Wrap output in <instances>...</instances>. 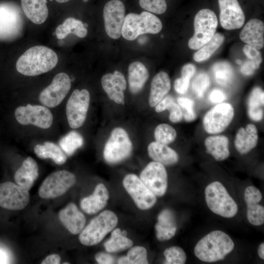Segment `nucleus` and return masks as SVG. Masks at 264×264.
Here are the masks:
<instances>
[{
    "mask_svg": "<svg viewBox=\"0 0 264 264\" xmlns=\"http://www.w3.org/2000/svg\"><path fill=\"white\" fill-rule=\"evenodd\" d=\"M58 61V56L52 49L36 45L28 49L19 58L16 67L22 75L35 76L51 70Z\"/></svg>",
    "mask_w": 264,
    "mask_h": 264,
    "instance_id": "1",
    "label": "nucleus"
},
{
    "mask_svg": "<svg viewBox=\"0 0 264 264\" xmlns=\"http://www.w3.org/2000/svg\"><path fill=\"white\" fill-rule=\"evenodd\" d=\"M234 247V242L228 235L221 230H214L198 242L194 251L200 261L213 263L224 259Z\"/></svg>",
    "mask_w": 264,
    "mask_h": 264,
    "instance_id": "2",
    "label": "nucleus"
},
{
    "mask_svg": "<svg viewBox=\"0 0 264 264\" xmlns=\"http://www.w3.org/2000/svg\"><path fill=\"white\" fill-rule=\"evenodd\" d=\"M162 28L161 21L150 12L130 13L125 16L121 35L126 40L133 41L142 34H157Z\"/></svg>",
    "mask_w": 264,
    "mask_h": 264,
    "instance_id": "3",
    "label": "nucleus"
},
{
    "mask_svg": "<svg viewBox=\"0 0 264 264\" xmlns=\"http://www.w3.org/2000/svg\"><path fill=\"white\" fill-rule=\"evenodd\" d=\"M204 194L206 204L214 213L225 218H233L237 214L238 205L221 182L216 181L209 184Z\"/></svg>",
    "mask_w": 264,
    "mask_h": 264,
    "instance_id": "4",
    "label": "nucleus"
},
{
    "mask_svg": "<svg viewBox=\"0 0 264 264\" xmlns=\"http://www.w3.org/2000/svg\"><path fill=\"white\" fill-rule=\"evenodd\" d=\"M118 223L116 214L105 210L92 219L80 233L79 240L86 246H92L100 242L104 237L113 230Z\"/></svg>",
    "mask_w": 264,
    "mask_h": 264,
    "instance_id": "5",
    "label": "nucleus"
},
{
    "mask_svg": "<svg viewBox=\"0 0 264 264\" xmlns=\"http://www.w3.org/2000/svg\"><path fill=\"white\" fill-rule=\"evenodd\" d=\"M218 21L215 13L209 9L199 10L194 19L195 33L188 42L191 49H199L214 36Z\"/></svg>",
    "mask_w": 264,
    "mask_h": 264,
    "instance_id": "6",
    "label": "nucleus"
},
{
    "mask_svg": "<svg viewBox=\"0 0 264 264\" xmlns=\"http://www.w3.org/2000/svg\"><path fill=\"white\" fill-rule=\"evenodd\" d=\"M132 149V142L126 131L122 128H115L105 145L103 156L108 163H117L127 158Z\"/></svg>",
    "mask_w": 264,
    "mask_h": 264,
    "instance_id": "7",
    "label": "nucleus"
},
{
    "mask_svg": "<svg viewBox=\"0 0 264 264\" xmlns=\"http://www.w3.org/2000/svg\"><path fill=\"white\" fill-rule=\"evenodd\" d=\"M76 181L75 175L66 170L54 172L44 180L39 189V196L44 199L53 198L66 193Z\"/></svg>",
    "mask_w": 264,
    "mask_h": 264,
    "instance_id": "8",
    "label": "nucleus"
},
{
    "mask_svg": "<svg viewBox=\"0 0 264 264\" xmlns=\"http://www.w3.org/2000/svg\"><path fill=\"white\" fill-rule=\"evenodd\" d=\"M234 116V110L231 104H218L205 114L202 120L204 129L209 134L220 133L230 125Z\"/></svg>",
    "mask_w": 264,
    "mask_h": 264,
    "instance_id": "9",
    "label": "nucleus"
},
{
    "mask_svg": "<svg viewBox=\"0 0 264 264\" xmlns=\"http://www.w3.org/2000/svg\"><path fill=\"white\" fill-rule=\"evenodd\" d=\"M90 94L88 90L75 89L66 106V114L69 126L73 129L82 126L85 121L89 107Z\"/></svg>",
    "mask_w": 264,
    "mask_h": 264,
    "instance_id": "10",
    "label": "nucleus"
},
{
    "mask_svg": "<svg viewBox=\"0 0 264 264\" xmlns=\"http://www.w3.org/2000/svg\"><path fill=\"white\" fill-rule=\"evenodd\" d=\"M71 81L65 72H60L53 78L51 83L40 93L39 100L45 106L54 108L58 106L68 94Z\"/></svg>",
    "mask_w": 264,
    "mask_h": 264,
    "instance_id": "11",
    "label": "nucleus"
},
{
    "mask_svg": "<svg viewBox=\"0 0 264 264\" xmlns=\"http://www.w3.org/2000/svg\"><path fill=\"white\" fill-rule=\"evenodd\" d=\"M123 185L140 209H149L156 203V197L136 175L131 174L126 176L123 180Z\"/></svg>",
    "mask_w": 264,
    "mask_h": 264,
    "instance_id": "12",
    "label": "nucleus"
},
{
    "mask_svg": "<svg viewBox=\"0 0 264 264\" xmlns=\"http://www.w3.org/2000/svg\"><path fill=\"white\" fill-rule=\"evenodd\" d=\"M15 115L17 121L23 125H33L42 129H48L53 122V115L47 108L27 104L16 109Z\"/></svg>",
    "mask_w": 264,
    "mask_h": 264,
    "instance_id": "13",
    "label": "nucleus"
},
{
    "mask_svg": "<svg viewBox=\"0 0 264 264\" xmlns=\"http://www.w3.org/2000/svg\"><path fill=\"white\" fill-rule=\"evenodd\" d=\"M140 179L156 197L165 195L168 187V175L163 164L150 162L140 175Z\"/></svg>",
    "mask_w": 264,
    "mask_h": 264,
    "instance_id": "14",
    "label": "nucleus"
},
{
    "mask_svg": "<svg viewBox=\"0 0 264 264\" xmlns=\"http://www.w3.org/2000/svg\"><path fill=\"white\" fill-rule=\"evenodd\" d=\"M29 201L28 191L20 185L10 181L0 184V207L19 210L24 208Z\"/></svg>",
    "mask_w": 264,
    "mask_h": 264,
    "instance_id": "15",
    "label": "nucleus"
},
{
    "mask_svg": "<svg viewBox=\"0 0 264 264\" xmlns=\"http://www.w3.org/2000/svg\"><path fill=\"white\" fill-rule=\"evenodd\" d=\"M103 18L105 31L113 39H117L121 35L125 18V8L120 0H111L104 6Z\"/></svg>",
    "mask_w": 264,
    "mask_h": 264,
    "instance_id": "16",
    "label": "nucleus"
},
{
    "mask_svg": "<svg viewBox=\"0 0 264 264\" xmlns=\"http://www.w3.org/2000/svg\"><path fill=\"white\" fill-rule=\"evenodd\" d=\"M221 26L227 30L240 28L245 21L244 13L238 0H218Z\"/></svg>",
    "mask_w": 264,
    "mask_h": 264,
    "instance_id": "17",
    "label": "nucleus"
},
{
    "mask_svg": "<svg viewBox=\"0 0 264 264\" xmlns=\"http://www.w3.org/2000/svg\"><path fill=\"white\" fill-rule=\"evenodd\" d=\"M22 20L19 10L13 5H0V39L18 35L21 31Z\"/></svg>",
    "mask_w": 264,
    "mask_h": 264,
    "instance_id": "18",
    "label": "nucleus"
},
{
    "mask_svg": "<svg viewBox=\"0 0 264 264\" xmlns=\"http://www.w3.org/2000/svg\"><path fill=\"white\" fill-rule=\"evenodd\" d=\"M101 84L110 100L118 104H124V91L126 89L127 83L121 72L115 70L112 74H105L102 77Z\"/></svg>",
    "mask_w": 264,
    "mask_h": 264,
    "instance_id": "19",
    "label": "nucleus"
},
{
    "mask_svg": "<svg viewBox=\"0 0 264 264\" xmlns=\"http://www.w3.org/2000/svg\"><path fill=\"white\" fill-rule=\"evenodd\" d=\"M59 218L64 226L72 234H80L86 222L84 215L74 203H69L59 213Z\"/></svg>",
    "mask_w": 264,
    "mask_h": 264,
    "instance_id": "20",
    "label": "nucleus"
},
{
    "mask_svg": "<svg viewBox=\"0 0 264 264\" xmlns=\"http://www.w3.org/2000/svg\"><path fill=\"white\" fill-rule=\"evenodd\" d=\"M264 24L257 19L249 20L240 34V39L247 44L260 49L264 45Z\"/></svg>",
    "mask_w": 264,
    "mask_h": 264,
    "instance_id": "21",
    "label": "nucleus"
},
{
    "mask_svg": "<svg viewBox=\"0 0 264 264\" xmlns=\"http://www.w3.org/2000/svg\"><path fill=\"white\" fill-rule=\"evenodd\" d=\"M109 198V193L106 187L103 184L99 183L91 195L81 200L80 207L87 214H95L106 206Z\"/></svg>",
    "mask_w": 264,
    "mask_h": 264,
    "instance_id": "22",
    "label": "nucleus"
},
{
    "mask_svg": "<svg viewBox=\"0 0 264 264\" xmlns=\"http://www.w3.org/2000/svg\"><path fill=\"white\" fill-rule=\"evenodd\" d=\"M258 141L257 129L255 125L250 123L238 130L234 140V146L239 154H245L257 146Z\"/></svg>",
    "mask_w": 264,
    "mask_h": 264,
    "instance_id": "23",
    "label": "nucleus"
},
{
    "mask_svg": "<svg viewBox=\"0 0 264 264\" xmlns=\"http://www.w3.org/2000/svg\"><path fill=\"white\" fill-rule=\"evenodd\" d=\"M155 230L156 238L161 242L169 240L175 236L177 226L175 215L172 210L165 209L160 212Z\"/></svg>",
    "mask_w": 264,
    "mask_h": 264,
    "instance_id": "24",
    "label": "nucleus"
},
{
    "mask_svg": "<svg viewBox=\"0 0 264 264\" xmlns=\"http://www.w3.org/2000/svg\"><path fill=\"white\" fill-rule=\"evenodd\" d=\"M38 166L35 160L27 157L15 174L16 183L27 190H30L38 176Z\"/></svg>",
    "mask_w": 264,
    "mask_h": 264,
    "instance_id": "25",
    "label": "nucleus"
},
{
    "mask_svg": "<svg viewBox=\"0 0 264 264\" xmlns=\"http://www.w3.org/2000/svg\"><path fill=\"white\" fill-rule=\"evenodd\" d=\"M171 81L168 74L160 71L153 78L151 85L149 102L151 107H155L169 93Z\"/></svg>",
    "mask_w": 264,
    "mask_h": 264,
    "instance_id": "26",
    "label": "nucleus"
},
{
    "mask_svg": "<svg viewBox=\"0 0 264 264\" xmlns=\"http://www.w3.org/2000/svg\"><path fill=\"white\" fill-rule=\"evenodd\" d=\"M46 0H21L22 9L33 23L41 24L46 21L48 16Z\"/></svg>",
    "mask_w": 264,
    "mask_h": 264,
    "instance_id": "27",
    "label": "nucleus"
},
{
    "mask_svg": "<svg viewBox=\"0 0 264 264\" xmlns=\"http://www.w3.org/2000/svg\"><path fill=\"white\" fill-rule=\"evenodd\" d=\"M149 156L154 161L163 165L170 166L176 164L178 160L177 153L167 146L156 141L151 143L148 147Z\"/></svg>",
    "mask_w": 264,
    "mask_h": 264,
    "instance_id": "28",
    "label": "nucleus"
},
{
    "mask_svg": "<svg viewBox=\"0 0 264 264\" xmlns=\"http://www.w3.org/2000/svg\"><path fill=\"white\" fill-rule=\"evenodd\" d=\"M204 145L206 152L218 161H223L229 156V140L225 135L208 136L205 139Z\"/></svg>",
    "mask_w": 264,
    "mask_h": 264,
    "instance_id": "29",
    "label": "nucleus"
},
{
    "mask_svg": "<svg viewBox=\"0 0 264 264\" xmlns=\"http://www.w3.org/2000/svg\"><path fill=\"white\" fill-rule=\"evenodd\" d=\"M129 85L131 93L136 94L143 88L149 78V72L141 62L132 63L128 68Z\"/></svg>",
    "mask_w": 264,
    "mask_h": 264,
    "instance_id": "30",
    "label": "nucleus"
},
{
    "mask_svg": "<svg viewBox=\"0 0 264 264\" xmlns=\"http://www.w3.org/2000/svg\"><path fill=\"white\" fill-rule=\"evenodd\" d=\"M264 92L259 87L254 88L247 101V114L255 121H260L264 118Z\"/></svg>",
    "mask_w": 264,
    "mask_h": 264,
    "instance_id": "31",
    "label": "nucleus"
},
{
    "mask_svg": "<svg viewBox=\"0 0 264 264\" xmlns=\"http://www.w3.org/2000/svg\"><path fill=\"white\" fill-rule=\"evenodd\" d=\"M37 156L42 159L51 158L58 165L65 163L67 157L61 148L51 142H45L43 145L37 144L34 148Z\"/></svg>",
    "mask_w": 264,
    "mask_h": 264,
    "instance_id": "32",
    "label": "nucleus"
},
{
    "mask_svg": "<svg viewBox=\"0 0 264 264\" xmlns=\"http://www.w3.org/2000/svg\"><path fill=\"white\" fill-rule=\"evenodd\" d=\"M127 232L120 228L113 229L110 238L104 243L106 250L110 253L122 251L131 248L133 242L127 237Z\"/></svg>",
    "mask_w": 264,
    "mask_h": 264,
    "instance_id": "33",
    "label": "nucleus"
},
{
    "mask_svg": "<svg viewBox=\"0 0 264 264\" xmlns=\"http://www.w3.org/2000/svg\"><path fill=\"white\" fill-rule=\"evenodd\" d=\"M70 33L78 37L84 38L87 36L88 30L81 21L68 18L62 24L57 26L55 34L58 39H63Z\"/></svg>",
    "mask_w": 264,
    "mask_h": 264,
    "instance_id": "34",
    "label": "nucleus"
},
{
    "mask_svg": "<svg viewBox=\"0 0 264 264\" xmlns=\"http://www.w3.org/2000/svg\"><path fill=\"white\" fill-rule=\"evenodd\" d=\"M224 37L220 33H216L213 37L201 46L194 55V60L201 62L209 58L222 44Z\"/></svg>",
    "mask_w": 264,
    "mask_h": 264,
    "instance_id": "35",
    "label": "nucleus"
},
{
    "mask_svg": "<svg viewBox=\"0 0 264 264\" xmlns=\"http://www.w3.org/2000/svg\"><path fill=\"white\" fill-rule=\"evenodd\" d=\"M155 107V110L157 112H161L165 110H169V119L173 123H178L183 118L181 108L175 102L171 95L166 96Z\"/></svg>",
    "mask_w": 264,
    "mask_h": 264,
    "instance_id": "36",
    "label": "nucleus"
},
{
    "mask_svg": "<svg viewBox=\"0 0 264 264\" xmlns=\"http://www.w3.org/2000/svg\"><path fill=\"white\" fill-rule=\"evenodd\" d=\"M84 143L82 136L78 132L71 131L63 137L59 141L60 147L68 156L73 154Z\"/></svg>",
    "mask_w": 264,
    "mask_h": 264,
    "instance_id": "37",
    "label": "nucleus"
},
{
    "mask_svg": "<svg viewBox=\"0 0 264 264\" xmlns=\"http://www.w3.org/2000/svg\"><path fill=\"white\" fill-rule=\"evenodd\" d=\"M212 71L216 82L222 86H227L233 77L232 66L227 62H220L212 66Z\"/></svg>",
    "mask_w": 264,
    "mask_h": 264,
    "instance_id": "38",
    "label": "nucleus"
},
{
    "mask_svg": "<svg viewBox=\"0 0 264 264\" xmlns=\"http://www.w3.org/2000/svg\"><path fill=\"white\" fill-rule=\"evenodd\" d=\"M119 264H147V252L146 249L141 246L132 247L126 256L120 257L117 261Z\"/></svg>",
    "mask_w": 264,
    "mask_h": 264,
    "instance_id": "39",
    "label": "nucleus"
},
{
    "mask_svg": "<svg viewBox=\"0 0 264 264\" xmlns=\"http://www.w3.org/2000/svg\"><path fill=\"white\" fill-rule=\"evenodd\" d=\"M176 132L169 124L162 123L155 129L154 136L155 141L168 145L175 141L176 137Z\"/></svg>",
    "mask_w": 264,
    "mask_h": 264,
    "instance_id": "40",
    "label": "nucleus"
},
{
    "mask_svg": "<svg viewBox=\"0 0 264 264\" xmlns=\"http://www.w3.org/2000/svg\"><path fill=\"white\" fill-rule=\"evenodd\" d=\"M258 203L255 202L246 203L247 220L254 226H260L264 223V207Z\"/></svg>",
    "mask_w": 264,
    "mask_h": 264,
    "instance_id": "41",
    "label": "nucleus"
},
{
    "mask_svg": "<svg viewBox=\"0 0 264 264\" xmlns=\"http://www.w3.org/2000/svg\"><path fill=\"white\" fill-rule=\"evenodd\" d=\"M165 257V264H184L187 256L184 250L177 246H173L166 249L164 252Z\"/></svg>",
    "mask_w": 264,
    "mask_h": 264,
    "instance_id": "42",
    "label": "nucleus"
},
{
    "mask_svg": "<svg viewBox=\"0 0 264 264\" xmlns=\"http://www.w3.org/2000/svg\"><path fill=\"white\" fill-rule=\"evenodd\" d=\"M209 85V77L204 72L198 74L194 78L192 84L193 90L198 98L203 96Z\"/></svg>",
    "mask_w": 264,
    "mask_h": 264,
    "instance_id": "43",
    "label": "nucleus"
},
{
    "mask_svg": "<svg viewBox=\"0 0 264 264\" xmlns=\"http://www.w3.org/2000/svg\"><path fill=\"white\" fill-rule=\"evenodd\" d=\"M139 2L143 9L157 14L164 13L167 7L165 0H139Z\"/></svg>",
    "mask_w": 264,
    "mask_h": 264,
    "instance_id": "44",
    "label": "nucleus"
},
{
    "mask_svg": "<svg viewBox=\"0 0 264 264\" xmlns=\"http://www.w3.org/2000/svg\"><path fill=\"white\" fill-rule=\"evenodd\" d=\"M178 105L184 110L183 117L187 122L194 121L197 115L194 110L193 100L186 97H179L177 99Z\"/></svg>",
    "mask_w": 264,
    "mask_h": 264,
    "instance_id": "45",
    "label": "nucleus"
},
{
    "mask_svg": "<svg viewBox=\"0 0 264 264\" xmlns=\"http://www.w3.org/2000/svg\"><path fill=\"white\" fill-rule=\"evenodd\" d=\"M244 198L245 203L250 202L259 203L262 199V195L257 188L254 186H249L245 189Z\"/></svg>",
    "mask_w": 264,
    "mask_h": 264,
    "instance_id": "46",
    "label": "nucleus"
},
{
    "mask_svg": "<svg viewBox=\"0 0 264 264\" xmlns=\"http://www.w3.org/2000/svg\"><path fill=\"white\" fill-rule=\"evenodd\" d=\"M243 51L258 68L262 61L261 53L258 49L246 44L243 47Z\"/></svg>",
    "mask_w": 264,
    "mask_h": 264,
    "instance_id": "47",
    "label": "nucleus"
},
{
    "mask_svg": "<svg viewBox=\"0 0 264 264\" xmlns=\"http://www.w3.org/2000/svg\"><path fill=\"white\" fill-rule=\"evenodd\" d=\"M190 79L181 77L176 79L174 83V88L179 94H183L187 91Z\"/></svg>",
    "mask_w": 264,
    "mask_h": 264,
    "instance_id": "48",
    "label": "nucleus"
},
{
    "mask_svg": "<svg viewBox=\"0 0 264 264\" xmlns=\"http://www.w3.org/2000/svg\"><path fill=\"white\" fill-rule=\"evenodd\" d=\"M95 259L100 264H114L115 259L111 255L105 252H99L95 255Z\"/></svg>",
    "mask_w": 264,
    "mask_h": 264,
    "instance_id": "49",
    "label": "nucleus"
},
{
    "mask_svg": "<svg viewBox=\"0 0 264 264\" xmlns=\"http://www.w3.org/2000/svg\"><path fill=\"white\" fill-rule=\"evenodd\" d=\"M226 96L224 93L219 89L213 90L209 95L210 101L213 103H221L225 99Z\"/></svg>",
    "mask_w": 264,
    "mask_h": 264,
    "instance_id": "50",
    "label": "nucleus"
},
{
    "mask_svg": "<svg viewBox=\"0 0 264 264\" xmlns=\"http://www.w3.org/2000/svg\"><path fill=\"white\" fill-rule=\"evenodd\" d=\"M258 69L256 65L251 61L245 62L241 66V72L245 75H251Z\"/></svg>",
    "mask_w": 264,
    "mask_h": 264,
    "instance_id": "51",
    "label": "nucleus"
},
{
    "mask_svg": "<svg viewBox=\"0 0 264 264\" xmlns=\"http://www.w3.org/2000/svg\"><path fill=\"white\" fill-rule=\"evenodd\" d=\"M196 71V67L191 64L185 65L181 69V77L191 79Z\"/></svg>",
    "mask_w": 264,
    "mask_h": 264,
    "instance_id": "52",
    "label": "nucleus"
},
{
    "mask_svg": "<svg viewBox=\"0 0 264 264\" xmlns=\"http://www.w3.org/2000/svg\"><path fill=\"white\" fill-rule=\"evenodd\" d=\"M61 262L60 256L56 254H51L47 256L42 262V264H59Z\"/></svg>",
    "mask_w": 264,
    "mask_h": 264,
    "instance_id": "53",
    "label": "nucleus"
},
{
    "mask_svg": "<svg viewBox=\"0 0 264 264\" xmlns=\"http://www.w3.org/2000/svg\"><path fill=\"white\" fill-rule=\"evenodd\" d=\"M258 254L260 258L264 259V243H261L258 248Z\"/></svg>",
    "mask_w": 264,
    "mask_h": 264,
    "instance_id": "54",
    "label": "nucleus"
},
{
    "mask_svg": "<svg viewBox=\"0 0 264 264\" xmlns=\"http://www.w3.org/2000/svg\"><path fill=\"white\" fill-rule=\"evenodd\" d=\"M69 0H55L56 1L59 3H65L68 1Z\"/></svg>",
    "mask_w": 264,
    "mask_h": 264,
    "instance_id": "55",
    "label": "nucleus"
},
{
    "mask_svg": "<svg viewBox=\"0 0 264 264\" xmlns=\"http://www.w3.org/2000/svg\"><path fill=\"white\" fill-rule=\"evenodd\" d=\"M236 62L239 64L242 63V62L240 60H237Z\"/></svg>",
    "mask_w": 264,
    "mask_h": 264,
    "instance_id": "56",
    "label": "nucleus"
},
{
    "mask_svg": "<svg viewBox=\"0 0 264 264\" xmlns=\"http://www.w3.org/2000/svg\"><path fill=\"white\" fill-rule=\"evenodd\" d=\"M64 264H69V263H64Z\"/></svg>",
    "mask_w": 264,
    "mask_h": 264,
    "instance_id": "57",
    "label": "nucleus"
}]
</instances>
